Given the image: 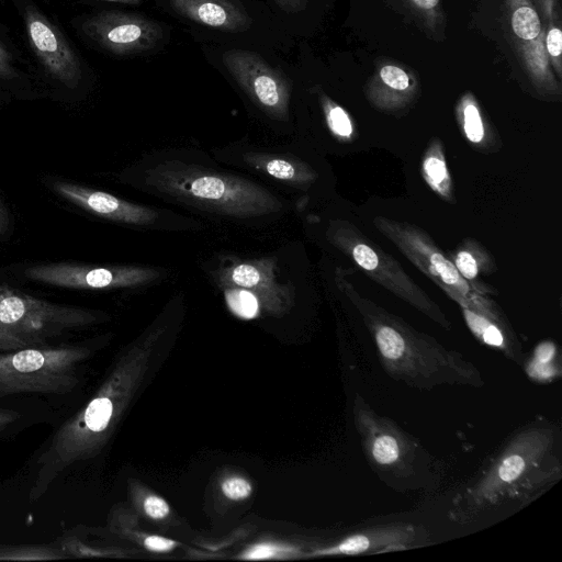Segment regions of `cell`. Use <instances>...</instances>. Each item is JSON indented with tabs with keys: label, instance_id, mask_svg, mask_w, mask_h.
Segmentation results:
<instances>
[{
	"label": "cell",
	"instance_id": "cell-1",
	"mask_svg": "<svg viewBox=\"0 0 562 562\" xmlns=\"http://www.w3.org/2000/svg\"><path fill=\"white\" fill-rule=\"evenodd\" d=\"M561 475L560 428L533 422L513 434L475 480L454 495L449 518L463 525L507 503L522 508Z\"/></svg>",
	"mask_w": 562,
	"mask_h": 562
},
{
	"label": "cell",
	"instance_id": "cell-2",
	"mask_svg": "<svg viewBox=\"0 0 562 562\" xmlns=\"http://www.w3.org/2000/svg\"><path fill=\"white\" fill-rule=\"evenodd\" d=\"M369 325L380 362L393 380L418 390L484 386L480 370L458 351L386 317L370 315Z\"/></svg>",
	"mask_w": 562,
	"mask_h": 562
},
{
	"label": "cell",
	"instance_id": "cell-3",
	"mask_svg": "<svg viewBox=\"0 0 562 562\" xmlns=\"http://www.w3.org/2000/svg\"><path fill=\"white\" fill-rule=\"evenodd\" d=\"M148 181L165 193L234 216L267 214L282 206L254 182L184 166H159Z\"/></svg>",
	"mask_w": 562,
	"mask_h": 562
},
{
	"label": "cell",
	"instance_id": "cell-4",
	"mask_svg": "<svg viewBox=\"0 0 562 562\" xmlns=\"http://www.w3.org/2000/svg\"><path fill=\"white\" fill-rule=\"evenodd\" d=\"M353 422L363 453L374 473L393 488L415 487L413 483L429 465L422 445L394 420L376 413L360 395L353 400Z\"/></svg>",
	"mask_w": 562,
	"mask_h": 562
},
{
	"label": "cell",
	"instance_id": "cell-5",
	"mask_svg": "<svg viewBox=\"0 0 562 562\" xmlns=\"http://www.w3.org/2000/svg\"><path fill=\"white\" fill-rule=\"evenodd\" d=\"M94 321L87 310L40 300L0 283V353L47 347L49 339Z\"/></svg>",
	"mask_w": 562,
	"mask_h": 562
},
{
	"label": "cell",
	"instance_id": "cell-6",
	"mask_svg": "<svg viewBox=\"0 0 562 562\" xmlns=\"http://www.w3.org/2000/svg\"><path fill=\"white\" fill-rule=\"evenodd\" d=\"M88 355L89 350L79 346L1 352L0 397L21 393H71L79 383V364Z\"/></svg>",
	"mask_w": 562,
	"mask_h": 562
},
{
	"label": "cell",
	"instance_id": "cell-7",
	"mask_svg": "<svg viewBox=\"0 0 562 562\" xmlns=\"http://www.w3.org/2000/svg\"><path fill=\"white\" fill-rule=\"evenodd\" d=\"M23 22L25 38L46 80L67 91L78 90L86 75L82 58L61 30L33 0H12Z\"/></svg>",
	"mask_w": 562,
	"mask_h": 562
},
{
	"label": "cell",
	"instance_id": "cell-8",
	"mask_svg": "<svg viewBox=\"0 0 562 562\" xmlns=\"http://www.w3.org/2000/svg\"><path fill=\"white\" fill-rule=\"evenodd\" d=\"M222 60L256 104L277 119L288 117L291 82L281 70L260 54L247 49H228L223 53Z\"/></svg>",
	"mask_w": 562,
	"mask_h": 562
},
{
	"label": "cell",
	"instance_id": "cell-9",
	"mask_svg": "<svg viewBox=\"0 0 562 562\" xmlns=\"http://www.w3.org/2000/svg\"><path fill=\"white\" fill-rule=\"evenodd\" d=\"M78 27L88 40L115 55L150 50L164 35L161 25L156 21L121 11H101L88 15Z\"/></svg>",
	"mask_w": 562,
	"mask_h": 562
},
{
	"label": "cell",
	"instance_id": "cell-10",
	"mask_svg": "<svg viewBox=\"0 0 562 562\" xmlns=\"http://www.w3.org/2000/svg\"><path fill=\"white\" fill-rule=\"evenodd\" d=\"M30 280L49 285L100 290L137 286L158 278L159 272L142 267H91L75 263H48L30 267L24 272Z\"/></svg>",
	"mask_w": 562,
	"mask_h": 562
},
{
	"label": "cell",
	"instance_id": "cell-11",
	"mask_svg": "<svg viewBox=\"0 0 562 562\" xmlns=\"http://www.w3.org/2000/svg\"><path fill=\"white\" fill-rule=\"evenodd\" d=\"M429 535L419 525L411 522H387L356 530L337 542L319 548L312 554L363 555L407 550L428 543Z\"/></svg>",
	"mask_w": 562,
	"mask_h": 562
},
{
	"label": "cell",
	"instance_id": "cell-12",
	"mask_svg": "<svg viewBox=\"0 0 562 562\" xmlns=\"http://www.w3.org/2000/svg\"><path fill=\"white\" fill-rule=\"evenodd\" d=\"M53 189L77 206L109 220L140 225L157 218V212L149 207L71 182L55 181Z\"/></svg>",
	"mask_w": 562,
	"mask_h": 562
},
{
	"label": "cell",
	"instance_id": "cell-13",
	"mask_svg": "<svg viewBox=\"0 0 562 562\" xmlns=\"http://www.w3.org/2000/svg\"><path fill=\"white\" fill-rule=\"evenodd\" d=\"M168 2L178 14L195 23L225 32H244L252 22L239 0H168Z\"/></svg>",
	"mask_w": 562,
	"mask_h": 562
},
{
	"label": "cell",
	"instance_id": "cell-14",
	"mask_svg": "<svg viewBox=\"0 0 562 562\" xmlns=\"http://www.w3.org/2000/svg\"><path fill=\"white\" fill-rule=\"evenodd\" d=\"M415 85L412 72L400 65L385 63L373 74L369 90L378 102L393 103L397 99L411 95Z\"/></svg>",
	"mask_w": 562,
	"mask_h": 562
},
{
	"label": "cell",
	"instance_id": "cell-15",
	"mask_svg": "<svg viewBox=\"0 0 562 562\" xmlns=\"http://www.w3.org/2000/svg\"><path fill=\"white\" fill-rule=\"evenodd\" d=\"M518 55L530 79L541 89L554 91L558 82L544 47L543 29L535 40L518 43Z\"/></svg>",
	"mask_w": 562,
	"mask_h": 562
},
{
	"label": "cell",
	"instance_id": "cell-16",
	"mask_svg": "<svg viewBox=\"0 0 562 562\" xmlns=\"http://www.w3.org/2000/svg\"><path fill=\"white\" fill-rule=\"evenodd\" d=\"M463 315L472 333L482 342L498 349L507 359L518 364L522 362L521 349L518 342L506 336L496 323L468 307L463 308Z\"/></svg>",
	"mask_w": 562,
	"mask_h": 562
},
{
	"label": "cell",
	"instance_id": "cell-17",
	"mask_svg": "<svg viewBox=\"0 0 562 562\" xmlns=\"http://www.w3.org/2000/svg\"><path fill=\"white\" fill-rule=\"evenodd\" d=\"M506 12L512 32L518 43L539 36L542 24L539 13L530 0H505Z\"/></svg>",
	"mask_w": 562,
	"mask_h": 562
},
{
	"label": "cell",
	"instance_id": "cell-18",
	"mask_svg": "<svg viewBox=\"0 0 562 562\" xmlns=\"http://www.w3.org/2000/svg\"><path fill=\"white\" fill-rule=\"evenodd\" d=\"M11 45L0 40V86L27 87L31 74L25 68V61Z\"/></svg>",
	"mask_w": 562,
	"mask_h": 562
},
{
	"label": "cell",
	"instance_id": "cell-19",
	"mask_svg": "<svg viewBox=\"0 0 562 562\" xmlns=\"http://www.w3.org/2000/svg\"><path fill=\"white\" fill-rule=\"evenodd\" d=\"M60 559H67V557L55 543L53 546L16 544L0 547V561H44Z\"/></svg>",
	"mask_w": 562,
	"mask_h": 562
},
{
	"label": "cell",
	"instance_id": "cell-20",
	"mask_svg": "<svg viewBox=\"0 0 562 562\" xmlns=\"http://www.w3.org/2000/svg\"><path fill=\"white\" fill-rule=\"evenodd\" d=\"M249 164L263 169L268 175L276 179L284 181H295L299 179L296 167L289 160L279 157L251 156Z\"/></svg>",
	"mask_w": 562,
	"mask_h": 562
},
{
	"label": "cell",
	"instance_id": "cell-21",
	"mask_svg": "<svg viewBox=\"0 0 562 562\" xmlns=\"http://www.w3.org/2000/svg\"><path fill=\"white\" fill-rule=\"evenodd\" d=\"M404 5L431 30H437L442 20L441 0H401Z\"/></svg>",
	"mask_w": 562,
	"mask_h": 562
},
{
	"label": "cell",
	"instance_id": "cell-22",
	"mask_svg": "<svg viewBox=\"0 0 562 562\" xmlns=\"http://www.w3.org/2000/svg\"><path fill=\"white\" fill-rule=\"evenodd\" d=\"M429 261L431 269L439 276L443 283L456 288L460 294L467 295L469 293L468 284L461 279V274L456 266L441 254L432 252L429 257Z\"/></svg>",
	"mask_w": 562,
	"mask_h": 562
},
{
	"label": "cell",
	"instance_id": "cell-23",
	"mask_svg": "<svg viewBox=\"0 0 562 562\" xmlns=\"http://www.w3.org/2000/svg\"><path fill=\"white\" fill-rule=\"evenodd\" d=\"M229 281L245 289H259L266 286L268 277L259 267L251 263L236 266L229 273Z\"/></svg>",
	"mask_w": 562,
	"mask_h": 562
},
{
	"label": "cell",
	"instance_id": "cell-24",
	"mask_svg": "<svg viewBox=\"0 0 562 562\" xmlns=\"http://www.w3.org/2000/svg\"><path fill=\"white\" fill-rule=\"evenodd\" d=\"M231 310L243 318H252L258 313L256 296L246 290H232L226 294Z\"/></svg>",
	"mask_w": 562,
	"mask_h": 562
},
{
	"label": "cell",
	"instance_id": "cell-25",
	"mask_svg": "<svg viewBox=\"0 0 562 562\" xmlns=\"http://www.w3.org/2000/svg\"><path fill=\"white\" fill-rule=\"evenodd\" d=\"M544 34V47L553 70L561 77V52H562V31L561 26L550 24L542 26Z\"/></svg>",
	"mask_w": 562,
	"mask_h": 562
},
{
	"label": "cell",
	"instance_id": "cell-26",
	"mask_svg": "<svg viewBox=\"0 0 562 562\" xmlns=\"http://www.w3.org/2000/svg\"><path fill=\"white\" fill-rule=\"evenodd\" d=\"M463 124L464 132L471 142L479 143L483 138L484 128L481 115L476 105L469 99H464Z\"/></svg>",
	"mask_w": 562,
	"mask_h": 562
},
{
	"label": "cell",
	"instance_id": "cell-27",
	"mask_svg": "<svg viewBox=\"0 0 562 562\" xmlns=\"http://www.w3.org/2000/svg\"><path fill=\"white\" fill-rule=\"evenodd\" d=\"M327 121L334 133L340 136H349L352 125L347 113L338 105L327 104Z\"/></svg>",
	"mask_w": 562,
	"mask_h": 562
},
{
	"label": "cell",
	"instance_id": "cell-28",
	"mask_svg": "<svg viewBox=\"0 0 562 562\" xmlns=\"http://www.w3.org/2000/svg\"><path fill=\"white\" fill-rule=\"evenodd\" d=\"M251 484L239 476H232L222 483L223 494L233 501L247 498L251 494Z\"/></svg>",
	"mask_w": 562,
	"mask_h": 562
},
{
	"label": "cell",
	"instance_id": "cell-29",
	"mask_svg": "<svg viewBox=\"0 0 562 562\" xmlns=\"http://www.w3.org/2000/svg\"><path fill=\"white\" fill-rule=\"evenodd\" d=\"M292 551V549H286L284 547L273 544V543H259L251 548H249L244 554V559L248 560H263L271 559L277 557L278 554Z\"/></svg>",
	"mask_w": 562,
	"mask_h": 562
},
{
	"label": "cell",
	"instance_id": "cell-30",
	"mask_svg": "<svg viewBox=\"0 0 562 562\" xmlns=\"http://www.w3.org/2000/svg\"><path fill=\"white\" fill-rule=\"evenodd\" d=\"M352 256L356 262L364 270L372 271L379 266V257L364 244H358L353 247Z\"/></svg>",
	"mask_w": 562,
	"mask_h": 562
},
{
	"label": "cell",
	"instance_id": "cell-31",
	"mask_svg": "<svg viewBox=\"0 0 562 562\" xmlns=\"http://www.w3.org/2000/svg\"><path fill=\"white\" fill-rule=\"evenodd\" d=\"M535 9L539 10L546 21V25L557 24L561 25V12L559 0H533Z\"/></svg>",
	"mask_w": 562,
	"mask_h": 562
},
{
	"label": "cell",
	"instance_id": "cell-32",
	"mask_svg": "<svg viewBox=\"0 0 562 562\" xmlns=\"http://www.w3.org/2000/svg\"><path fill=\"white\" fill-rule=\"evenodd\" d=\"M456 268L465 279H474L477 274V263L475 258L467 250L457 255Z\"/></svg>",
	"mask_w": 562,
	"mask_h": 562
},
{
	"label": "cell",
	"instance_id": "cell-33",
	"mask_svg": "<svg viewBox=\"0 0 562 562\" xmlns=\"http://www.w3.org/2000/svg\"><path fill=\"white\" fill-rule=\"evenodd\" d=\"M424 169L432 183L439 184L447 178L445 162L437 157H429L425 160Z\"/></svg>",
	"mask_w": 562,
	"mask_h": 562
},
{
	"label": "cell",
	"instance_id": "cell-34",
	"mask_svg": "<svg viewBox=\"0 0 562 562\" xmlns=\"http://www.w3.org/2000/svg\"><path fill=\"white\" fill-rule=\"evenodd\" d=\"M144 510L153 519H162L169 514V506L165 499L151 495L144 501Z\"/></svg>",
	"mask_w": 562,
	"mask_h": 562
},
{
	"label": "cell",
	"instance_id": "cell-35",
	"mask_svg": "<svg viewBox=\"0 0 562 562\" xmlns=\"http://www.w3.org/2000/svg\"><path fill=\"white\" fill-rule=\"evenodd\" d=\"M144 544L151 551L167 552L172 550L177 546V542L164 537L149 536L145 539Z\"/></svg>",
	"mask_w": 562,
	"mask_h": 562
},
{
	"label": "cell",
	"instance_id": "cell-36",
	"mask_svg": "<svg viewBox=\"0 0 562 562\" xmlns=\"http://www.w3.org/2000/svg\"><path fill=\"white\" fill-rule=\"evenodd\" d=\"M308 0H273L277 7L285 13L292 14L303 11Z\"/></svg>",
	"mask_w": 562,
	"mask_h": 562
},
{
	"label": "cell",
	"instance_id": "cell-37",
	"mask_svg": "<svg viewBox=\"0 0 562 562\" xmlns=\"http://www.w3.org/2000/svg\"><path fill=\"white\" fill-rule=\"evenodd\" d=\"M20 418V414L13 409L0 408V430Z\"/></svg>",
	"mask_w": 562,
	"mask_h": 562
},
{
	"label": "cell",
	"instance_id": "cell-38",
	"mask_svg": "<svg viewBox=\"0 0 562 562\" xmlns=\"http://www.w3.org/2000/svg\"><path fill=\"white\" fill-rule=\"evenodd\" d=\"M8 228H9L8 212L0 199V235L4 234L8 231Z\"/></svg>",
	"mask_w": 562,
	"mask_h": 562
},
{
	"label": "cell",
	"instance_id": "cell-39",
	"mask_svg": "<svg viewBox=\"0 0 562 562\" xmlns=\"http://www.w3.org/2000/svg\"><path fill=\"white\" fill-rule=\"evenodd\" d=\"M98 1L120 2V3H126V4H138L142 0H98Z\"/></svg>",
	"mask_w": 562,
	"mask_h": 562
}]
</instances>
